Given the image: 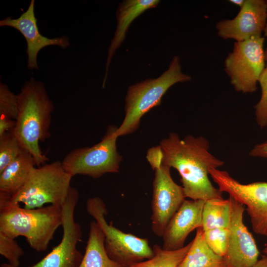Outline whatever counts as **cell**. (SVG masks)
Here are the masks:
<instances>
[{
	"instance_id": "obj_8",
	"label": "cell",
	"mask_w": 267,
	"mask_h": 267,
	"mask_svg": "<svg viewBox=\"0 0 267 267\" xmlns=\"http://www.w3.org/2000/svg\"><path fill=\"white\" fill-rule=\"evenodd\" d=\"M264 38L255 37L234 43L233 50L224 61V70L235 89L253 93L265 68Z\"/></svg>"
},
{
	"instance_id": "obj_4",
	"label": "cell",
	"mask_w": 267,
	"mask_h": 267,
	"mask_svg": "<svg viewBox=\"0 0 267 267\" xmlns=\"http://www.w3.org/2000/svg\"><path fill=\"white\" fill-rule=\"evenodd\" d=\"M191 80L190 76L182 72L179 57L175 56L168 69L160 76L130 86L125 97V117L116 131L118 137L136 131L142 117L161 104L163 96L170 87Z\"/></svg>"
},
{
	"instance_id": "obj_3",
	"label": "cell",
	"mask_w": 267,
	"mask_h": 267,
	"mask_svg": "<svg viewBox=\"0 0 267 267\" xmlns=\"http://www.w3.org/2000/svg\"><path fill=\"white\" fill-rule=\"evenodd\" d=\"M62 224L61 207L57 205L35 209H26L9 202L0 205V232L14 239L25 237L38 252L47 249Z\"/></svg>"
},
{
	"instance_id": "obj_7",
	"label": "cell",
	"mask_w": 267,
	"mask_h": 267,
	"mask_svg": "<svg viewBox=\"0 0 267 267\" xmlns=\"http://www.w3.org/2000/svg\"><path fill=\"white\" fill-rule=\"evenodd\" d=\"M118 127L108 126L100 141L91 147L76 148L62 162L64 170L72 177L77 175L97 178L106 173H118L122 156L116 145Z\"/></svg>"
},
{
	"instance_id": "obj_23",
	"label": "cell",
	"mask_w": 267,
	"mask_h": 267,
	"mask_svg": "<svg viewBox=\"0 0 267 267\" xmlns=\"http://www.w3.org/2000/svg\"><path fill=\"white\" fill-rule=\"evenodd\" d=\"M204 238L210 249L223 257L227 248L229 231L228 228H218L204 231Z\"/></svg>"
},
{
	"instance_id": "obj_27",
	"label": "cell",
	"mask_w": 267,
	"mask_h": 267,
	"mask_svg": "<svg viewBox=\"0 0 267 267\" xmlns=\"http://www.w3.org/2000/svg\"><path fill=\"white\" fill-rule=\"evenodd\" d=\"M15 120L3 116H0V136L10 131L15 126Z\"/></svg>"
},
{
	"instance_id": "obj_5",
	"label": "cell",
	"mask_w": 267,
	"mask_h": 267,
	"mask_svg": "<svg viewBox=\"0 0 267 267\" xmlns=\"http://www.w3.org/2000/svg\"><path fill=\"white\" fill-rule=\"evenodd\" d=\"M72 177L59 161L35 167L24 186L8 202L22 204L26 209L46 204L61 207L71 187Z\"/></svg>"
},
{
	"instance_id": "obj_31",
	"label": "cell",
	"mask_w": 267,
	"mask_h": 267,
	"mask_svg": "<svg viewBox=\"0 0 267 267\" xmlns=\"http://www.w3.org/2000/svg\"><path fill=\"white\" fill-rule=\"evenodd\" d=\"M266 1H267V0H266ZM264 32H265V36L267 37V23H266L265 28V30H264ZM265 59L267 61V48L266 51L265 52Z\"/></svg>"
},
{
	"instance_id": "obj_19",
	"label": "cell",
	"mask_w": 267,
	"mask_h": 267,
	"mask_svg": "<svg viewBox=\"0 0 267 267\" xmlns=\"http://www.w3.org/2000/svg\"><path fill=\"white\" fill-rule=\"evenodd\" d=\"M177 267H226L223 257L214 253L206 242L202 227L196 233L187 253Z\"/></svg>"
},
{
	"instance_id": "obj_2",
	"label": "cell",
	"mask_w": 267,
	"mask_h": 267,
	"mask_svg": "<svg viewBox=\"0 0 267 267\" xmlns=\"http://www.w3.org/2000/svg\"><path fill=\"white\" fill-rule=\"evenodd\" d=\"M18 95V114L14 127L9 132L39 167L48 160L41 150L39 142L50 136L49 130L54 105L44 84L33 78L25 82Z\"/></svg>"
},
{
	"instance_id": "obj_26",
	"label": "cell",
	"mask_w": 267,
	"mask_h": 267,
	"mask_svg": "<svg viewBox=\"0 0 267 267\" xmlns=\"http://www.w3.org/2000/svg\"><path fill=\"white\" fill-rule=\"evenodd\" d=\"M258 82L262 90L260 100L254 106L258 125L260 128L267 126V65L262 73Z\"/></svg>"
},
{
	"instance_id": "obj_29",
	"label": "cell",
	"mask_w": 267,
	"mask_h": 267,
	"mask_svg": "<svg viewBox=\"0 0 267 267\" xmlns=\"http://www.w3.org/2000/svg\"><path fill=\"white\" fill-rule=\"evenodd\" d=\"M252 267H267V255L263 256Z\"/></svg>"
},
{
	"instance_id": "obj_10",
	"label": "cell",
	"mask_w": 267,
	"mask_h": 267,
	"mask_svg": "<svg viewBox=\"0 0 267 267\" xmlns=\"http://www.w3.org/2000/svg\"><path fill=\"white\" fill-rule=\"evenodd\" d=\"M170 169L162 163L154 170L151 229L156 235L161 237L169 222L186 198L182 186L173 179Z\"/></svg>"
},
{
	"instance_id": "obj_32",
	"label": "cell",
	"mask_w": 267,
	"mask_h": 267,
	"mask_svg": "<svg viewBox=\"0 0 267 267\" xmlns=\"http://www.w3.org/2000/svg\"><path fill=\"white\" fill-rule=\"evenodd\" d=\"M263 252L265 255H267V244L265 245Z\"/></svg>"
},
{
	"instance_id": "obj_20",
	"label": "cell",
	"mask_w": 267,
	"mask_h": 267,
	"mask_svg": "<svg viewBox=\"0 0 267 267\" xmlns=\"http://www.w3.org/2000/svg\"><path fill=\"white\" fill-rule=\"evenodd\" d=\"M231 214V201L214 198L205 201L202 213V228L204 231L229 227Z\"/></svg>"
},
{
	"instance_id": "obj_15",
	"label": "cell",
	"mask_w": 267,
	"mask_h": 267,
	"mask_svg": "<svg viewBox=\"0 0 267 267\" xmlns=\"http://www.w3.org/2000/svg\"><path fill=\"white\" fill-rule=\"evenodd\" d=\"M228 192L230 196L246 206L254 232L267 237V182L243 184L234 180Z\"/></svg>"
},
{
	"instance_id": "obj_13",
	"label": "cell",
	"mask_w": 267,
	"mask_h": 267,
	"mask_svg": "<svg viewBox=\"0 0 267 267\" xmlns=\"http://www.w3.org/2000/svg\"><path fill=\"white\" fill-rule=\"evenodd\" d=\"M0 26L12 27L23 36L27 43L26 52L28 55L27 68L29 70L39 69L37 55L44 47L50 45H57L62 48L70 46L68 37L62 35L52 39L44 36L41 34L35 14V0H32L26 11L17 18L8 16L0 21Z\"/></svg>"
},
{
	"instance_id": "obj_28",
	"label": "cell",
	"mask_w": 267,
	"mask_h": 267,
	"mask_svg": "<svg viewBox=\"0 0 267 267\" xmlns=\"http://www.w3.org/2000/svg\"><path fill=\"white\" fill-rule=\"evenodd\" d=\"M250 155L267 159V141L256 145L251 150Z\"/></svg>"
},
{
	"instance_id": "obj_1",
	"label": "cell",
	"mask_w": 267,
	"mask_h": 267,
	"mask_svg": "<svg viewBox=\"0 0 267 267\" xmlns=\"http://www.w3.org/2000/svg\"><path fill=\"white\" fill-rule=\"evenodd\" d=\"M159 145L162 163L178 172L185 197L204 201L223 198L222 192L213 186L209 175L211 169H218L224 162L210 152L206 138L188 135L181 139L173 132Z\"/></svg>"
},
{
	"instance_id": "obj_14",
	"label": "cell",
	"mask_w": 267,
	"mask_h": 267,
	"mask_svg": "<svg viewBox=\"0 0 267 267\" xmlns=\"http://www.w3.org/2000/svg\"><path fill=\"white\" fill-rule=\"evenodd\" d=\"M205 202L202 200H185L183 202L164 231L163 249L175 251L182 248L189 234L202 227Z\"/></svg>"
},
{
	"instance_id": "obj_9",
	"label": "cell",
	"mask_w": 267,
	"mask_h": 267,
	"mask_svg": "<svg viewBox=\"0 0 267 267\" xmlns=\"http://www.w3.org/2000/svg\"><path fill=\"white\" fill-rule=\"evenodd\" d=\"M79 197L78 190L71 187L67 197L61 206L63 228L60 243L44 258L29 267H79L83 255L77 249L82 241V230L74 217L75 208ZM0 267H13L3 263Z\"/></svg>"
},
{
	"instance_id": "obj_11",
	"label": "cell",
	"mask_w": 267,
	"mask_h": 267,
	"mask_svg": "<svg viewBox=\"0 0 267 267\" xmlns=\"http://www.w3.org/2000/svg\"><path fill=\"white\" fill-rule=\"evenodd\" d=\"M229 240L223 257L226 267H252L260 254L255 240L243 222L244 206L231 197Z\"/></svg>"
},
{
	"instance_id": "obj_24",
	"label": "cell",
	"mask_w": 267,
	"mask_h": 267,
	"mask_svg": "<svg viewBox=\"0 0 267 267\" xmlns=\"http://www.w3.org/2000/svg\"><path fill=\"white\" fill-rule=\"evenodd\" d=\"M19 112L18 94L10 90L8 86L0 83V116L16 120Z\"/></svg>"
},
{
	"instance_id": "obj_21",
	"label": "cell",
	"mask_w": 267,
	"mask_h": 267,
	"mask_svg": "<svg viewBox=\"0 0 267 267\" xmlns=\"http://www.w3.org/2000/svg\"><path fill=\"white\" fill-rule=\"evenodd\" d=\"M191 244L192 241L182 248L175 251L165 250L155 244L153 247L154 256L152 258L131 267H177L187 253Z\"/></svg>"
},
{
	"instance_id": "obj_12",
	"label": "cell",
	"mask_w": 267,
	"mask_h": 267,
	"mask_svg": "<svg viewBox=\"0 0 267 267\" xmlns=\"http://www.w3.org/2000/svg\"><path fill=\"white\" fill-rule=\"evenodd\" d=\"M267 3L264 0H246L237 15L232 19L217 23L218 35L222 38L244 41L262 36L266 25Z\"/></svg>"
},
{
	"instance_id": "obj_22",
	"label": "cell",
	"mask_w": 267,
	"mask_h": 267,
	"mask_svg": "<svg viewBox=\"0 0 267 267\" xmlns=\"http://www.w3.org/2000/svg\"><path fill=\"white\" fill-rule=\"evenodd\" d=\"M23 149L10 132L0 136V173L20 155Z\"/></svg>"
},
{
	"instance_id": "obj_17",
	"label": "cell",
	"mask_w": 267,
	"mask_h": 267,
	"mask_svg": "<svg viewBox=\"0 0 267 267\" xmlns=\"http://www.w3.org/2000/svg\"><path fill=\"white\" fill-rule=\"evenodd\" d=\"M36 166L31 154L23 149L0 173V205L8 202L24 186Z\"/></svg>"
},
{
	"instance_id": "obj_16",
	"label": "cell",
	"mask_w": 267,
	"mask_h": 267,
	"mask_svg": "<svg viewBox=\"0 0 267 267\" xmlns=\"http://www.w3.org/2000/svg\"><path fill=\"white\" fill-rule=\"evenodd\" d=\"M160 1L159 0H126L119 3L116 11L117 24L108 49L103 87L105 84L112 58L125 39L131 23L146 10L156 7Z\"/></svg>"
},
{
	"instance_id": "obj_6",
	"label": "cell",
	"mask_w": 267,
	"mask_h": 267,
	"mask_svg": "<svg viewBox=\"0 0 267 267\" xmlns=\"http://www.w3.org/2000/svg\"><path fill=\"white\" fill-rule=\"evenodd\" d=\"M87 210L99 224L104 235V247L108 257L123 267L131 266L154 256L153 249L146 238L123 232L107 223L106 206L99 197L87 201Z\"/></svg>"
},
{
	"instance_id": "obj_25",
	"label": "cell",
	"mask_w": 267,
	"mask_h": 267,
	"mask_svg": "<svg viewBox=\"0 0 267 267\" xmlns=\"http://www.w3.org/2000/svg\"><path fill=\"white\" fill-rule=\"evenodd\" d=\"M0 254L13 267H19L20 258L24 254L15 239L0 232Z\"/></svg>"
},
{
	"instance_id": "obj_30",
	"label": "cell",
	"mask_w": 267,
	"mask_h": 267,
	"mask_svg": "<svg viewBox=\"0 0 267 267\" xmlns=\"http://www.w3.org/2000/svg\"><path fill=\"white\" fill-rule=\"evenodd\" d=\"M246 0H230L229 2L234 5L242 7L245 2Z\"/></svg>"
},
{
	"instance_id": "obj_18",
	"label": "cell",
	"mask_w": 267,
	"mask_h": 267,
	"mask_svg": "<svg viewBox=\"0 0 267 267\" xmlns=\"http://www.w3.org/2000/svg\"><path fill=\"white\" fill-rule=\"evenodd\" d=\"M79 267H123L112 260L104 247V235L99 224L92 221L84 255Z\"/></svg>"
}]
</instances>
